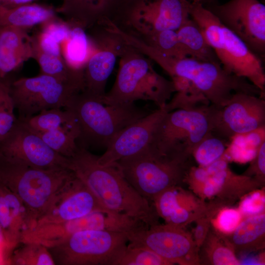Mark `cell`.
I'll use <instances>...</instances> for the list:
<instances>
[{
	"mask_svg": "<svg viewBox=\"0 0 265 265\" xmlns=\"http://www.w3.org/2000/svg\"><path fill=\"white\" fill-rule=\"evenodd\" d=\"M229 140L222 157L228 162L245 163L251 161L256 157L259 148L251 145L245 139L243 133L235 134Z\"/></svg>",
	"mask_w": 265,
	"mask_h": 265,
	"instance_id": "obj_33",
	"label": "cell"
},
{
	"mask_svg": "<svg viewBox=\"0 0 265 265\" xmlns=\"http://www.w3.org/2000/svg\"><path fill=\"white\" fill-rule=\"evenodd\" d=\"M124 233L129 246L148 249L171 265L200 264L199 248L193 237L184 228L158 223Z\"/></svg>",
	"mask_w": 265,
	"mask_h": 265,
	"instance_id": "obj_12",
	"label": "cell"
},
{
	"mask_svg": "<svg viewBox=\"0 0 265 265\" xmlns=\"http://www.w3.org/2000/svg\"><path fill=\"white\" fill-rule=\"evenodd\" d=\"M265 197L264 192L255 190L244 197L238 210L242 216L248 217L264 213Z\"/></svg>",
	"mask_w": 265,
	"mask_h": 265,
	"instance_id": "obj_36",
	"label": "cell"
},
{
	"mask_svg": "<svg viewBox=\"0 0 265 265\" xmlns=\"http://www.w3.org/2000/svg\"><path fill=\"white\" fill-rule=\"evenodd\" d=\"M119 57L115 82L102 98V102L118 105L138 100L150 101L159 108L164 107L176 92L173 82L158 74L151 59L131 46L127 45Z\"/></svg>",
	"mask_w": 265,
	"mask_h": 265,
	"instance_id": "obj_4",
	"label": "cell"
},
{
	"mask_svg": "<svg viewBox=\"0 0 265 265\" xmlns=\"http://www.w3.org/2000/svg\"><path fill=\"white\" fill-rule=\"evenodd\" d=\"M10 89L19 119L45 109L64 108L75 95L83 91L77 84L43 74L20 78L10 84Z\"/></svg>",
	"mask_w": 265,
	"mask_h": 265,
	"instance_id": "obj_11",
	"label": "cell"
},
{
	"mask_svg": "<svg viewBox=\"0 0 265 265\" xmlns=\"http://www.w3.org/2000/svg\"><path fill=\"white\" fill-rule=\"evenodd\" d=\"M18 120L35 132L51 131L76 123L72 113L62 108L43 110L29 117Z\"/></svg>",
	"mask_w": 265,
	"mask_h": 265,
	"instance_id": "obj_28",
	"label": "cell"
},
{
	"mask_svg": "<svg viewBox=\"0 0 265 265\" xmlns=\"http://www.w3.org/2000/svg\"><path fill=\"white\" fill-rule=\"evenodd\" d=\"M264 126V98L237 92L223 107L214 106L212 132L225 139Z\"/></svg>",
	"mask_w": 265,
	"mask_h": 265,
	"instance_id": "obj_16",
	"label": "cell"
},
{
	"mask_svg": "<svg viewBox=\"0 0 265 265\" xmlns=\"http://www.w3.org/2000/svg\"><path fill=\"white\" fill-rule=\"evenodd\" d=\"M227 145L225 139L211 132L195 147L192 156L199 166L206 167L222 158Z\"/></svg>",
	"mask_w": 265,
	"mask_h": 265,
	"instance_id": "obj_31",
	"label": "cell"
},
{
	"mask_svg": "<svg viewBox=\"0 0 265 265\" xmlns=\"http://www.w3.org/2000/svg\"><path fill=\"white\" fill-rule=\"evenodd\" d=\"M128 242L124 232L85 230L47 247L57 265H116Z\"/></svg>",
	"mask_w": 265,
	"mask_h": 265,
	"instance_id": "obj_9",
	"label": "cell"
},
{
	"mask_svg": "<svg viewBox=\"0 0 265 265\" xmlns=\"http://www.w3.org/2000/svg\"><path fill=\"white\" fill-rule=\"evenodd\" d=\"M22 245L14 250L7 263L13 265H55L47 247L32 242L22 243Z\"/></svg>",
	"mask_w": 265,
	"mask_h": 265,
	"instance_id": "obj_30",
	"label": "cell"
},
{
	"mask_svg": "<svg viewBox=\"0 0 265 265\" xmlns=\"http://www.w3.org/2000/svg\"><path fill=\"white\" fill-rule=\"evenodd\" d=\"M201 2L204 5H209L217 2V0H198Z\"/></svg>",
	"mask_w": 265,
	"mask_h": 265,
	"instance_id": "obj_41",
	"label": "cell"
},
{
	"mask_svg": "<svg viewBox=\"0 0 265 265\" xmlns=\"http://www.w3.org/2000/svg\"><path fill=\"white\" fill-rule=\"evenodd\" d=\"M139 51L156 62L171 78L189 81L211 103L220 108L237 92L265 97V93L245 78L227 72L220 63L199 60L190 56L176 58L166 55L144 43Z\"/></svg>",
	"mask_w": 265,
	"mask_h": 265,
	"instance_id": "obj_2",
	"label": "cell"
},
{
	"mask_svg": "<svg viewBox=\"0 0 265 265\" xmlns=\"http://www.w3.org/2000/svg\"><path fill=\"white\" fill-rule=\"evenodd\" d=\"M213 215V213L209 212L195 220L197 224L194 230L193 238L199 250L210 231L211 219Z\"/></svg>",
	"mask_w": 265,
	"mask_h": 265,
	"instance_id": "obj_38",
	"label": "cell"
},
{
	"mask_svg": "<svg viewBox=\"0 0 265 265\" xmlns=\"http://www.w3.org/2000/svg\"><path fill=\"white\" fill-rule=\"evenodd\" d=\"M35 0H0V5L6 7H13L16 6L31 3Z\"/></svg>",
	"mask_w": 265,
	"mask_h": 265,
	"instance_id": "obj_39",
	"label": "cell"
},
{
	"mask_svg": "<svg viewBox=\"0 0 265 265\" xmlns=\"http://www.w3.org/2000/svg\"><path fill=\"white\" fill-rule=\"evenodd\" d=\"M190 17L198 25L222 67L265 91L263 60L198 0L191 4Z\"/></svg>",
	"mask_w": 265,
	"mask_h": 265,
	"instance_id": "obj_3",
	"label": "cell"
},
{
	"mask_svg": "<svg viewBox=\"0 0 265 265\" xmlns=\"http://www.w3.org/2000/svg\"><path fill=\"white\" fill-rule=\"evenodd\" d=\"M214 109L211 105L167 112L149 145L160 154L189 159L197 144L212 132Z\"/></svg>",
	"mask_w": 265,
	"mask_h": 265,
	"instance_id": "obj_8",
	"label": "cell"
},
{
	"mask_svg": "<svg viewBox=\"0 0 265 265\" xmlns=\"http://www.w3.org/2000/svg\"><path fill=\"white\" fill-rule=\"evenodd\" d=\"M242 215L239 210L224 208L217 213L216 218L211 222L219 234L226 236L232 233L242 220Z\"/></svg>",
	"mask_w": 265,
	"mask_h": 265,
	"instance_id": "obj_35",
	"label": "cell"
},
{
	"mask_svg": "<svg viewBox=\"0 0 265 265\" xmlns=\"http://www.w3.org/2000/svg\"><path fill=\"white\" fill-rule=\"evenodd\" d=\"M193 0H126L116 26L132 35L176 30L190 17Z\"/></svg>",
	"mask_w": 265,
	"mask_h": 265,
	"instance_id": "obj_10",
	"label": "cell"
},
{
	"mask_svg": "<svg viewBox=\"0 0 265 265\" xmlns=\"http://www.w3.org/2000/svg\"><path fill=\"white\" fill-rule=\"evenodd\" d=\"M15 108L10 84L0 79V141L10 132L18 121Z\"/></svg>",
	"mask_w": 265,
	"mask_h": 265,
	"instance_id": "obj_32",
	"label": "cell"
},
{
	"mask_svg": "<svg viewBox=\"0 0 265 265\" xmlns=\"http://www.w3.org/2000/svg\"><path fill=\"white\" fill-rule=\"evenodd\" d=\"M0 224L5 241V256L21 243L23 232L30 228L26 209L20 198L0 182Z\"/></svg>",
	"mask_w": 265,
	"mask_h": 265,
	"instance_id": "obj_21",
	"label": "cell"
},
{
	"mask_svg": "<svg viewBox=\"0 0 265 265\" xmlns=\"http://www.w3.org/2000/svg\"><path fill=\"white\" fill-rule=\"evenodd\" d=\"M131 35L148 46L168 56L176 58L189 56L185 48L179 40L176 30L166 29Z\"/></svg>",
	"mask_w": 265,
	"mask_h": 265,
	"instance_id": "obj_29",
	"label": "cell"
},
{
	"mask_svg": "<svg viewBox=\"0 0 265 265\" xmlns=\"http://www.w3.org/2000/svg\"><path fill=\"white\" fill-rule=\"evenodd\" d=\"M244 175L252 177L260 182L263 183L265 175V142L259 147L255 158Z\"/></svg>",
	"mask_w": 265,
	"mask_h": 265,
	"instance_id": "obj_37",
	"label": "cell"
},
{
	"mask_svg": "<svg viewBox=\"0 0 265 265\" xmlns=\"http://www.w3.org/2000/svg\"><path fill=\"white\" fill-rule=\"evenodd\" d=\"M221 236L235 252L249 253L260 250L265 246V214L246 217L232 233Z\"/></svg>",
	"mask_w": 265,
	"mask_h": 265,
	"instance_id": "obj_23",
	"label": "cell"
},
{
	"mask_svg": "<svg viewBox=\"0 0 265 265\" xmlns=\"http://www.w3.org/2000/svg\"><path fill=\"white\" fill-rule=\"evenodd\" d=\"M263 60L265 55V5L259 0H229L204 5Z\"/></svg>",
	"mask_w": 265,
	"mask_h": 265,
	"instance_id": "obj_13",
	"label": "cell"
},
{
	"mask_svg": "<svg viewBox=\"0 0 265 265\" xmlns=\"http://www.w3.org/2000/svg\"><path fill=\"white\" fill-rule=\"evenodd\" d=\"M98 156L79 147L68 158V168L107 209L123 213L147 226L158 224L159 216L150 201L129 183L115 163L101 165Z\"/></svg>",
	"mask_w": 265,
	"mask_h": 265,
	"instance_id": "obj_1",
	"label": "cell"
},
{
	"mask_svg": "<svg viewBox=\"0 0 265 265\" xmlns=\"http://www.w3.org/2000/svg\"><path fill=\"white\" fill-rule=\"evenodd\" d=\"M101 99L83 91L64 109L72 113L79 126V139L88 146L106 149L121 131L149 113L134 103L108 105Z\"/></svg>",
	"mask_w": 265,
	"mask_h": 265,
	"instance_id": "obj_5",
	"label": "cell"
},
{
	"mask_svg": "<svg viewBox=\"0 0 265 265\" xmlns=\"http://www.w3.org/2000/svg\"><path fill=\"white\" fill-rule=\"evenodd\" d=\"M200 248L201 253H199L200 264L240 265L233 248L221 235L212 232L211 228Z\"/></svg>",
	"mask_w": 265,
	"mask_h": 265,
	"instance_id": "obj_26",
	"label": "cell"
},
{
	"mask_svg": "<svg viewBox=\"0 0 265 265\" xmlns=\"http://www.w3.org/2000/svg\"><path fill=\"white\" fill-rule=\"evenodd\" d=\"M0 249H1L4 259L5 263H6L5 256V241L2 228L0 224Z\"/></svg>",
	"mask_w": 265,
	"mask_h": 265,
	"instance_id": "obj_40",
	"label": "cell"
},
{
	"mask_svg": "<svg viewBox=\"0 0 265 265\" xmlns=\"http://www.w3.org/2000/svg\"><path fill=\"white\" fill-rule=\"evenodd\" d=\"M32 56V37L26 29L0 26V79Z\"/></svg>",
	"mask_w": 265,
	"mask_h": 265,
	"instance_id": "obj_22",
	"label": "cell"
},
{
	"mask_svg": "<svg viewBox=\"0 0 265 265\" xmlns=\"http://www.w3.org/2000/svg\"><path fill=\"white\" fill-rule=\"evenodd\" d=\"M35 133L52 150L65 158L72 157L79 148L77 141L80 131L77 122L56 130Z\"/></svg>",
	"mask_w": 265,
	"mask_h": 265,
	"instance_id": "obj_27",
	"label": "cell"
},
{
	"mask_svg": "<svg viewBox=\"0 0 265 265\" xmlns=\"http://www.w3.org/2000/svg\"><path fill=\"white\" fill-rule=\"evenodd\" d=\"M0 162L44 169L68 168V158L52 150L18 119L0 141Z\"/></svg>",
	"mask_w": 265,
	"mask_h": 265,
	"instance_id": "obj_14",
	"label": "cell"
},
{
	"mask_svg": "<svg viewBox=\"0 0 265 265\" xmlns=\"http://www.w3.org/2000/svg\"><path fill=\"white\" fill-rule=\"evenodd\" d=\"M168 112L165 106L159 108L125 127L111 140L105 153L98 157V163L112 164L144 149L151 143L159 123Z\"/></svg>",
	"mask_w": 265,
	"mask_h": 265,
	"instance_id": "obj_18",
	"label": "cell"
},
{
	"mask_svg": "<svg viewBox=\"0 0 265 265\" xmlns=\"http://www.w3.org/2000/svg\"><path fill=\"white\" fill-rule=\"evenodd\" d=\"M56 14L55 10L50 7L35 3H26L13 7L0 5V26L26 30L57 19Z\"/></svg>",
	"mask_w": 265,
	"mask_h": 265,
	"instance_id": "obj_24",
	"label": "cell"
},
{
	"mask_svg": "<svg viewBox=\"0 0 265 265\" xmlns=\"http://www.w3.org/2000/svg\"><path fill=\"white\" fill-rule=\"evenodd\" d=\"M116 265H171L152 251L127 245Z\"/></svg>",
	"mask_w": 265,
	"mask_h": 265,
	"instance_id": "obj_34",
	"label": "cell"
},
{
	"mask_svg": "<svg viewBox=\"0 0 265 265\" xmlns=\"http://www.w3.org/2000/svg\"><path fill=\"white\" fill-rule=\"evenodd\" d=\"M126 0H62L56 8L70 26L91 29L108 20L113 23Z\"/></svg>",
	"mask_w": 265,
	"mask_h": 265,
	"instance_id": "obj_19",
	"label": "cell"
},
{
	"mask_svg": "<svg viewBox=\"0 0 265 265\" xmlns=\"http://www.w3.org/2000/svg\"><path fill=\"white\" fill-rule=\"evenodd\" d=\"M176 32L189 56L201 60L220 63L200 28L191 18L180 26Z\"/></svg>",
	"mask_w": 265,
	"mask_h": 265,
	"instance_id": "obj_25",
	"label": "cell"
},
{
	"mask_svg": "<svg viewBox=\"0 0 265 265\" xmlns=\"http://www.w3.org/2000/svg\"><path fill=\"white\" fill-rule=\"evenodd\" d=\"M181 188L175 186L163 191L153 200V205L159 217L166 224L184 228L193 220L205 215L209 211L200 200H196Z\"/></svg>",
	"mask_w": 265,
	"mask_h": 265,
	"instance_id": "obj_20",
	"label": "cell"
},
{
	"mask_svg": "<svg viewBox=\"0 0 265 265\" xmlns=\"http://www.w3.org/2000/svg\"><path fill=\"white\" fill-rule=\"evenodd\" d=\"M189 160L160 154L149 144L114 163L135 190L152 201L166 189L184 183L191 166Z\"/></svg>",
	"mask_w": 265,
	"mask_h": 265,
	"instance_id": "obj_7",
	"label": "cell"
},
{
	"mask_svg": "<svg viewBox=\"0 0 265 265\" xmlns=\"http://www.w3.org/2000/svg\"><path fill=\"white\" fill-rule=\"evenodd\" d=\"M91 29L93 33L89 38L93 50L83 68V91L102 98L117 58L127 45L118 34L106 26H96Z\"/></svg>",
	"mask_w": 265,
	"mask_h": 265,
	"instance_id": "obj_15",
	"label": "cell"
},
{
	"mask_svg": "<svg viewBox=\"0 0 265 265\" xmlns=\"http://www.w3.org/2000/svg\"><path fill=\"white\" fill-rule=\"evenodd\" d=\"M74 177L67 168L44 169L0 162V182L25 206L30 223L28 229L35 225Z\"/></svg>",
	"mask_w": 265,
	"mask_h": 265,
	"instance_id": "obj_6",
	"label": "cell"
},
{
	"mask_svg": "<svg viewBox=\"0 0 265 265\" xmlns=\"http://www.w3.org/2000/svg\"><path fill=\"white\" fill-rule=\"evenodd\" d=\"M96 211L112 212L106 208L90 189L75 176L34 226L72 220Z\"/></svg>",
	"mask_w": 265,
	"mask_h": 265,
	"instance_id": "obj_17",
	"label": "cell"
}]
</instances>
